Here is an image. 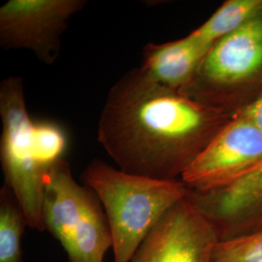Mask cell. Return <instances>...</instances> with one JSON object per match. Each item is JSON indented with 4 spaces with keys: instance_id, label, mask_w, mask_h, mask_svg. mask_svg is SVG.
<instances>
[{
    "instance_id": "6da1fadb",
    "label": "cell",
    "mask_w": 262,
    "mask_h": 262,
    "mask_svg": "<svg viewBox=\"0 0 262 262\" xmlns=\"http://www.w3.org/2000/svg\"><path fill=\"white\" fill-rule=\"evenodd\" d=\"M233 117L159 84L139 67L111 88L97 140L123 172L174 181Z\"/></svg>"
},
{
    "instance_id": "7a4b0ae2",
    "label": "cell",
    "mask_w": 262,
    "mask_h": 262,
    "mask_svg": "<svg viewBox=\"0 0 262 262\" xmlns=\"http://www.w3.org/2000/svg\"><path fill=\"white\" fill-rule=\"evenodd\" d=\"M0 160L5 185L17 197L28 226L45 231L46 179L66 159L68 135L58 122L31 119L19 76H10L0 83Z\"/></svg>"
},
{
    "instance_id": "3957f363",
    "label": "cell",
    "mask_w": 262,
    "mask_h": 262,
    "mask_svg": "<svg viewBox=\"0 0 262 262\" xmlns=\"http://www.w3.org/2000/svg\"><path fill=\"white\" fill-rule=\"evenodd\" d=\"M81 180L103 207L112 234L114 262H130L162 215L188 192L182 180L131 175L99 159L84 169Z\"/></svg>"
},
{
    "instance_id": "277c9868",
    "label": "cell",
    "mask_w": 262,
    "mask_h": 262,
    "mask_svg": "<svg viewBox=\"0 0 262 262\" xmlns=\"http://www.w3.org/2000/svg\"><path fill=\"white\" fill-rule=\"evenodd\" d=\"M180 94L237 115L262 97V10L217 41Z\"/></svg>"
},
{
    "instance_id": "5b68a950",
    "label": "cell",
    "mask_w": 262,
    "mask_h": 262,
    "mask_svg": "<svg viewBox=\"0 0 262 262\" xmlns=\"http://www.w3.org/2000/svg\"><path fill=\"white\" fill-rule=\"evenodd\" d=\"M43 220L45 229L62 246L69 262H104L113 247L103 207L91 188L76 182L66 159L46 179Z\"/></svg>"
},
{
    "instance_id": "8992f818",
    "label": "cell",
    "mask_w": 262,
    "mask_h": 262,
    "mask_svg": "<svg viewBox=\"0 0 262 262\" xmlns=\"http://www.w3.org/2000/svg\"><path fill=\"white\" fill-rule=\"evenodd\" d=\"M86 4V0H9L0 8V46L27 49L52 66L69 19Z\"/></svg>"
},
{
    "instance_id": "52a82bcc",
    "label": "cell",
    "mask_w": 262,
    "mask_h": 262,
    "mask_svg": "<svg viewBox=\"0 0 262 262\" xmlns=\"http://www.w3.org/2000/svg\"><path fill=\"white\" fill-rule=\"evenodd\" d=\"M262 165V131L235 115L186 170L181 180L191 190L206 191L244 178Z\"/></svg>"
},
{
    "instance_id": "ba28073f",
    "label": "cell",
    "mask_w": 262,
    "mask_h": 262,
    "mask_svg": "<svg viewBox=\"0 0 262 262\" xmlns=\"http://www.w3.org/2000/svg\"><path fill=\"white\" fill-rule=\"evenodd\" d=\"M214 226L185 197L162 215L130 262H212Z\"/></svg>"
},
{
    "instance_id": "9c48e42d",
    "label": "cell",
    "mask_w": 262,
    "mask_h": 262,
    "mask_svg": "<svg viewBox=\"0 0 262 262\" xmlns=\"http://www.w3.org/2000/svg\"><path fill=\"white\" fill-rule=\"evenodd\" d=\"M187 198L214 226L220 242L261 231L262 165L225 187L188 188Z\"/></svg>"
},
{
    "instance_id": "30bf717a",
    "label": "cell",
    "mask_w": 262,
    "mask_h": 262,
    "mask_svg": "<svg viewBox=\"0 0 262 262\" xmlns=\"http://www.w3.org/2000/svg\"><path fill=\"white\" fill-rule=\"evenodd\" d=\"M212 47L191 32L163 44L150 43L143 50L141 69L155 82L180 92L191 81Z\"/></svg>"
},
{
    "instance_id": "8fae6325",
    "label": "cell",
    "mask_w": 262,
    "mask_h": 262,
    "mask_svg": "<svg viewBox=\"0 0 262 262\" xmlns=\"http://www.w3.org/2000/svg\"><path fill=\"white\" fill-rule=\"evenodd\" d=\"M261 10L262 0H226L191 33L214 46L221 39L242 28Z\"/></svg>"
},
{
    "instance_id": "7c38bea8",
    "label": "cell",
    "mask_w": 262,
    "mask_h": 262,
    "mask_svg": "<svg viewBox=\"0 0 262 262\" xmlns=\"http://www.w3.org/2000/svg\"><path fill=\"white\" fill-rule=\"evenodd\" d=\"M28 220L8 186L0 189V262H25L21 238Z\"/></svg>"
},
{
    "instance_id": "4fadbf2b",
    "label": "cell",
    "mask_w": 262,
    "mask_h": 262,
    "mask_svg": "<svg viewBox=\"0 0 262 262\" xmlns=\"http://www.w3.org/2000/svg\"><path fill=\"white\" fill-rule=\"evenodd\" d=\"M212 262H262V230L219 242Z\"/></svg>"
},
{
    "instance_id": "5bb4252c",
    "label": "cell",
    "mask_w": 262,
    "mask_h": 262,
    "mask_svg": "<svg viewBox=\"0 0 262 262\" xmlns=\"http://www.w3.org/2000/svg\"><path fill=\"white\" fill-rule=\"evenodd\" d=\"M238 115V114H237ZM253 122L262 131V97L243 112L239 113Z\"/></svg>"
}]
</instances>
